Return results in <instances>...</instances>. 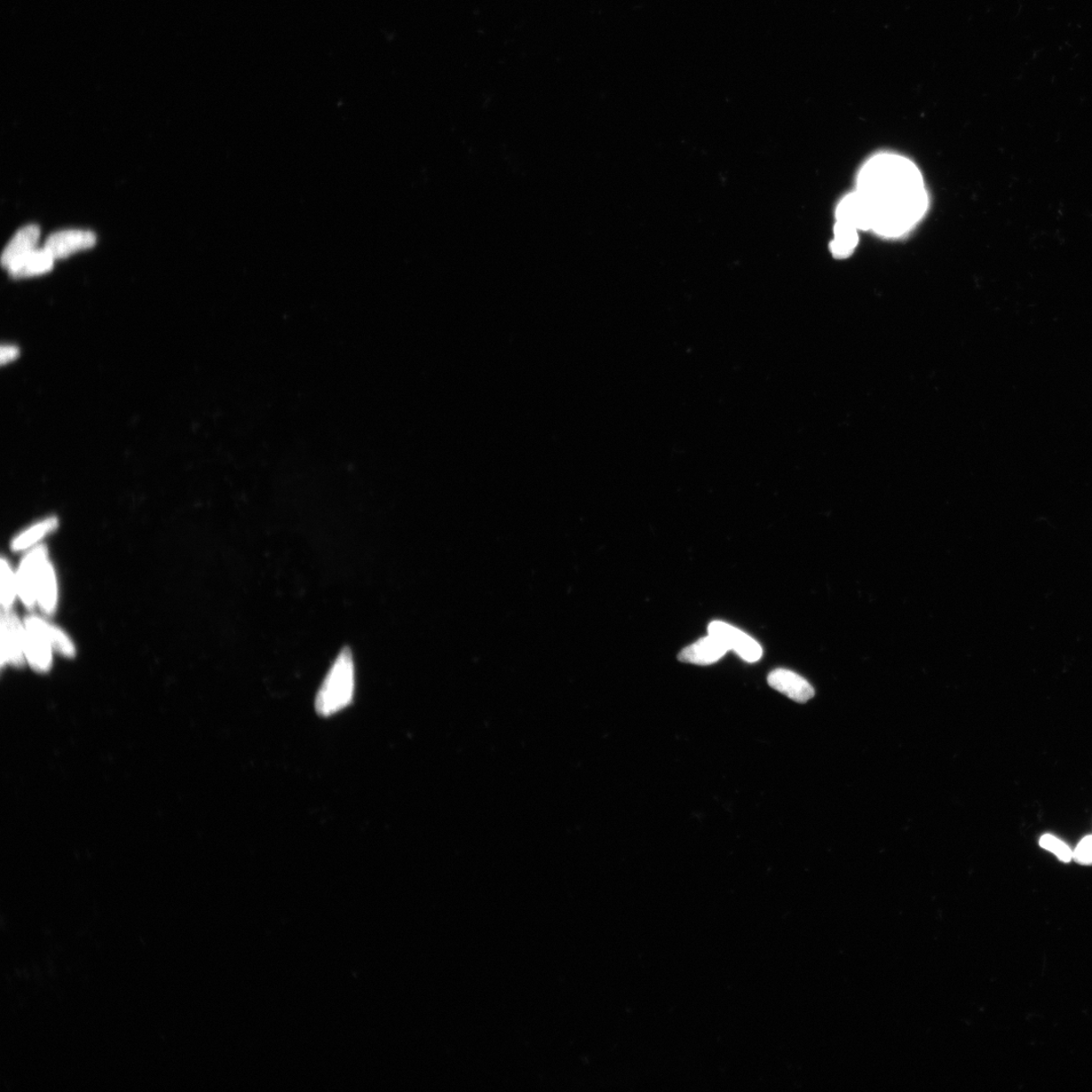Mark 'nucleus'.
Returning a JSON list of instances; mask_svg holds the SVG:
<instances>
[{
  "instance_id": "obj_1",
  "label": "nucleus",
  "mask_w": 1092,
  "mask_h": 1092,
  "mask_svg": "<svg viewBox=\"0 0 1092 1092\" xmlns=\"http://www.w3.org/2000/svg\"><path fill=\"white\" fill-rule=\"evenodd\" d=\"M869 230L888 238L906 234L927 212L919 169L906 157L880 154L861 169L857 189Z\"/></svg>"
},
{
  "instance_id": "obj_2",
  "label": "nucleus",
  "mask_w": 1092,
  "mask_h": 1092,
  "mask_svg": "<svg viewBox=\"0 0 1092 1092\" xmlns=\"http://www.w3.org/2000/svg\"><path fill=\"white\" fill-rule=\"evenodd\" d=\"M355 689V672L352 654L345 647L331 667L316 698V710L322 716H331L343 710L352 701Z\"/></svg>"
},
{
  "instance_id": "obj_3",
  "label": "nucleus",
  "mask_w": 1092,
  "mask_h": 1092,
  "mask_svg": "<svg viewBox=\"0 0 1092 1092\" xmlns=\"http://www.w3.org/2000/svg\"><path fill=\"white\" fill-rule=\"evenodd\" d=\"M708 635L716 637L728 651H734L742 660L756 663L761 660L763 650L754 638L732 625L714 621L709 624Z\"/></svg>"
},
{
  "instance_id": "obj_4",
  "label": "nucleus",
  "mask_w": 1092,
  "mask_h": 1092,
  "mask_svg": "<svg viewBox=\"0 0 1092 1092\" xmlns=\"http://www.w3.org/2000/svg\"><path fill=\"white\" fill-rule=\"evenodd\" d=\"M47 556H48V551L45 546H38L28 553L21 565L17 579L18 592L22 603L28 607H33L37 602L39 573L47 560Z\"/></svg>"
},
{
  "instance_id": "obj_5",
  "label": "nucleus",
  "mask_w": 1092,
  "mask_h": 1092,
  "mask_svg": "<svg viewBox=\"0 0 1092 1092\" xmlns=\"http://www.w3.org/2000/svg\"><path fill=\"white\" fill-rule=\"evenodd\" d=\"M25 628H22L18 617L14 614L4 613L2 619V663L5 662L15 667H22L25 663Z\"/></svg>"
},
{
  "instance_id": "obj_6",
  "label": "nucleus",
  "mask_w": 1092,
  "mask_h": 1092,
  "mask_svg": "<svg viewBox=\"0 0 1092 1092\" xmlns=\"http://www.w3.org/2000/svg\"><path fill=\"white\" fill-rule=\"evenodd\" d=\"M96 242V235L91 231L65 230L52 234L46 240L44 248L54 259H62L77 251L91 248Z\"/></svg>"
},
{
  "instance_id": "obj_7",
  "label": "nucleus",
  "mask_w": 1092,
  "mask_h": 1092,
  "mask_svg": "<svg viewBox=\"0 0 1092 1092\" xmlns=\"http://www.w3.org/2000/svg\"><path fill=\"white\" fill-rule=\"evenodd\" d=\"M767 683L773 689L799 703H805L814 696L813 687L803 677L786 669L771 672Z\"/></svg>"
},
{
  "instance_id": "obj_8",
  "label": "nucleus",
  "mask_w": 1092,
  "mask_h": 1092,
  "mask_svg": "<svg viewBox=\"0 0 1092 1092\" xmlns=\"http://www.w3.org/2000/svg\"><path fill=\"white\" fill-rule=\"evenodd\" d=\"M728 652L727 648L719 640L708 635L703 637L695 644L687 646L679 654L678 659L680 662L700 664L706 666L718 662L724 658V655Z\"/></svg>"
},
{
  "instance_id": "obj_9",
  "label": "nucleus",
  "mask_w": 1092,
  "mask_h": 1092,
  "mask_svg": "<svg viewBox=\"0 0 1092 1092\" xmlns=\"http://www.w3.org/2000/svg\"><path fill=\"white\" fill-rule=\"evenodd\" d=\"M25 654L31 668L47 672L52 664V646L34 627L25 623Z\"/></svg>"
},
{
  "instance_id": "obj_10",
  "label": "nucleus",
  "mask_w": 1092,
  "mask_h": 1092,
  "mask_svg": "<svg viewBox=\"0 0 1092 1092\" xmlns=\"http://www.w3.org/2000/svg\"><path fill=\"white\" fill-rule=\"evenodd\" d=\"M39 228L36 225L23 227L13 237L6 245L2 256V264L9 268L30 252L36 249L39 239Z\"/></svg>"
},
{
  "instance_id": "obj_11",
  "label": "nucleus",
  "mask_w": 1092,
  "mask_h": 1092,
  "mask_svg": "<svg viewBox=\"0 0 1092 1092\" xmlns=\"http://www.w3.org/2000/svg\"><path fill=\"white\" fill-rule=\"evenodd\" d=\"M54 258L45 248L35 249L7 268L13 278H28L51 271Z\"/></svg>"
},
{
  "instance_id": "obj_12",
  "label": "nucleus",
  "mask_w": 1092,
  "mask_h": 1092,
  "mask_svg": "<svg viewBox=\"0 0 1092 1092\" xmlns=\"http://www.w3.org/2000/svg\"><path fill=\"white\" fill-rule=\"evenodd\" d=\"M37 602L42 611L48 615H51L56 611L57 605V582L56 575H55L54 568L46 560L39 573Z\"/></svg>"
},
{
  "instance_id": "obj_13",
  "label": "nucleus",
  "mask_w": 1092,
  "mask_h": 1092,
  "mask_svg": "<svg viewBox=\"0 0 1092 1092\" xmlns=\"http://www.w3.org/2000/svg\"><path fill=\"white\" fill-rule=\"evenodd\" d=\"M26 623L31 625V627H34L39 632H41L46 639L48 640V643L52 648L56 650L62 655L68 656V658H73V656L75 655L74 645L71 643L70 638L65 635V633L58 628L54 627V625L47 623L43 620H39L35 616L29 617V619L26 620Z\"/></svg>"
},
{
  "instance_id": "obj_14",
  "label": "nucleus",
  "mask_w": 1092,
  "mask_h": 1092,
  "mask_svg": "<svg viewBox=\"0 0 1092 1092\" xmlns=\"http://www.w3.org/2000/svg\"><path fill=\"white\" fill-rule=\"evenodd\" d=\"M858 232L856 229L837 223L836 221L834 229L835 238L830 243V250H832L833 255L837 258L849 257L857 247L859 241Z\"/></svg>"
},
{
  "instance_id": "obj_15",
  "label": "nucleus",
  "mask_w": 1092,
  "mask_h": 1092,
  "mask_svg": "<svg viewBox=\"0 0 1092 1092\" xmlns=\"http://www.w3.org/2000/svg\"><path fill=\"white\" fill-rule=\"evenodd\" d=\"M57 527L58 519L55 517L39 522L38 524L31 526L26 530V532H23L18 537H15L12 543V549L14 551L27 550L30 548V546L35 544L39 540H42L45 535L54 532V530Z\"/></svg>"
},
{
  "instance_id": "obj_16",
  "label": "nucleus",
  "mask_w": 1092,
  "mask_h": 1092,
  "mask_svg": "<svg viewBox=\"0 0 1092 1092\" xmlns=\"http://www.w3.org/2000/svg\"><path fill=\"white\" fill-rule=\"evenodd\" d=\"M15 591H18V585L15 584L13 573L6 559H2V603L4 609H9L14 601Z\"/></svg>"
},
{
  "instance_id": "obj_17",
  "label": "nucleus",
  "mask_w": 1092,
  "mask_h": 1092,
  "mask_svg": "<svg viewBox=\"0 0 1092 1092\" xmlns=\"http://www.w3.org/2000/svg\"><path fill=\"white\" fill-rule=\"evenodd\" d=\"M1040 845L1043 849L1053 853L1060 861L1068 862L1073 860V851L1054 836H1043L1040 840Z\"/></svg>"
},
{
  "instance_id": "obj_18",
  "label": "nucleus",
  "mask_w": 1092,
  "mask_h": 1092,
  "mask_svg": "<svg viewBox=\"0 0 1092 1092\" xmlns=\"http://www.w3.org/2000/svg\"><path fill=\"white\" fill-rule=\"evenodd\" d=\"M1073 859L1081 865H1092V836L1084 837L1073 851Z\"/></svg>"
},
{
  "instance_id": "obj_19",
  "label": "nucleus",
  "mask_w": 1092,
  "mask_h": 1092,
  "mask_svg": "<svg viewBox=\"0 0 1092 1092\" xmlns=\"http://www.w3.org/2000/svg\"><path fill=\"white\" fill-rule=\"evenodd\" d=\"M19 356V348L14 345H4L2 347V363L6 364L17 360Z\"/></svg>"
}]
</instances>
